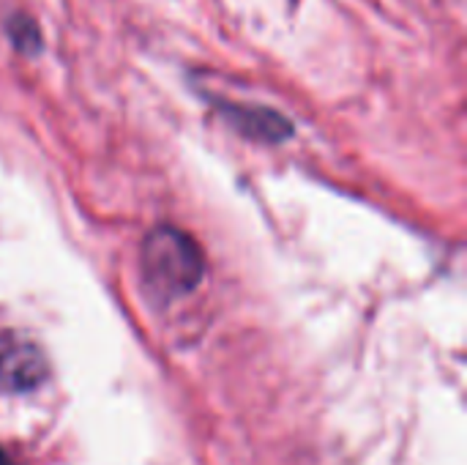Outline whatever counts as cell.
I'll return each mask as SVG.
<instances>
[{
  "label": "cell",
  "mask_w": 467,
  "mask_h": 465,
  "mask_svg": "<svg viewBox=\"0 0 467 465\" xmlns=\"http://www.w3.org/2000/svg\"><path fill=\"white\" fill-rule=\"evenodd\" d=\"M142 277L150 291L170 299L192 291L202 277V252L192 236L175 227H156L142 241Z\"/></svg>",
  "instance_id": "obj_1"
},
{
  "label": "cell",
  "mask_w": 467,
  "mask_h": 465,
  "mask_svg": "<svg viewBox=\"0 0 467 465\" xmlns=\"http://www.w3.org/2000/svg\"><path fill=\"white\" fill-rule=\"evenodd\" d=\"M0 465H11V463H8V458H5L3 452H0Z\"/></svg>",
  "instance_id": "obj_2"
}]
</instances>
